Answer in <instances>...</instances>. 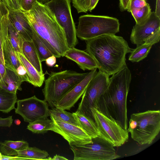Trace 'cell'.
I'll return each instance as SVG.
<instances>
[{"instance_id":"cell-1","label":"cell","mask_w":160,"mask_h":160,"mask_svg":"<svg viewBox=\"0 0 160 160\" xmlns=\"http://www.w3.org/2000/svg\"><path fill=\"white\" fill-rule=\"evenodd\" d=\"M86 42V52L95 60L99 71L109 76L127 66L126 56L132 49L122 37L104 35Z\"/></svg>"},{"instance_id":"cell-2","label":"cell","mask_w":160,"mask_h":160,"mask_svg":"<svg viewBox=\"0 0 160 160\" xmlns=\"http://www.w3.org/2000/svg\"><path fill=\"white\" fill-rule=\"evenodd\" d=\"M21 10L32 28L52 55L56 58L64 57L69 49L64 31L46 5L37 1L30 11Z\"/></svg>"},{"instance_id":"cell-3","label":"cell","mask_w":160,"mask_h":160,"mask_svg":"<svg viewBox=\"0 0 160 160\" xmlns=\"http://www.w3.org/2000/svg\"><path fill=\"white\" fill-rule=\"evenodd\" d=\"M132 79L127 66L109 78L108 86L101 95L97 109L128 129L127 99Z\"/></svg>"},{"instance_id":"cell-4","label":"cell","mask_w":160,"mask_h":160,"mask_svg":"<svg viewBox=\"0 0 160 160\" xmlns=\"http://www.w3.org/2000/svg\"><path fill=\"white\" fill-rule=\"evenodd\" d=\"M88 73L71 70L51 72L44 81L42 90L44 100L51 108L56 107L60 100L82 81Z\"/></svg>"},{"instance_id":"cell-5","label":"cell","mask_w":160,"mask_h":160,"mask_svg":"<svg viewBox=\"0 0 160 160\" xmlns=\"http://www.w3.org/2000/svg\"><path fill=\"white\" fill-rule=\"evenodd\" d=\"M127 130L132 138L139 144H151L160 131V110H148L132 114Z\"/></svg>"},{"instance_id":"cell-6","label":"cell","mask_w":160,"mask_h":160,"mask_svg":"<svg viewBox=\"0 0 160 160\" xmlns=\"http://www.w3.org/2000/svg\"><path fill=\"white\" fill-rule=\"evenodd\" d=\"M118 20L108 16L86 14L79 18L77 37L86 41L106 34H115L119 31Z\"/></svg>"},{"instance_id":"cell-7","label":"cell","mask_w":160,"mask_h":160,"mask_svg":"<svg viewBox=\"0 0 160 160\" xmlns=\"http://www.w3.org/2000/svg\"><path fill=\"white\" fill-rule=\"evenodd\" d=\"M109 77L99 71L89 82L78 104L77 111L95 123L94 109H97L100 97L108 86Z\"/></svg>"},{"instance_id":"cell-8","label":"cell","mask_w":160,"mask_h":160,"mask_svg":"<svg viewBox=\"0 0 160 160\" xmlns=\"http://www.w3.org/2000/svg\"><path fill=\"white\" fill-rule=\"evenodd\" d=\"M92 140L89 143L70 145L74 160H112L120 157L112 144L99 134Z\"/></svg>"},{"instance_id":"cell-9","label":"cell","mask_w":160,"mask_h":160,"mask_svg":"<svg viewBox=\"0 0 160 160\" xmlns=\"http://www.w3.org/2000/svg\"><path fill=\"white\" fill-rule=\"evenodd\" d=\"M71 0H50L44 3L62 27L69 48H74L78 43L76 28L71 13Z\"/></svg>"},{"instance_id":"cell-10","label":"cell","mask_w":160,"mask_h":160,"mask_svg":"<svg viewBox=\"0 0 160 160\" xmlns=\"http://www.w3.org/2000/svg\"><path fill=\"white\" fill-rule=\"evenodd\" d=\"M94 117L98 134L114 147H119L128 139V132L116 122L94 109Z\"/></svg>"},{"instance_id":"cell-11","label":"cell","mask_w":160,"mask_h":160,"mask_svg":"<svg viewBox=\"0 0 160 160\" xmlns=\"http://www.w3.org/2000/svg\"><path fill=\"white\" fill-rule=\"evenodd\" d=\"M16 103L15 112L21 116L24 122L30 123L50 115L48 103L35 95L17 100Z\"/></svg>"},{"instance_id":"cell-12","label":"cell","mask_w":160,"mask_h":160,"mask_svg":"<svg viewBox=\"0 0 160 160\" xmlns=\"http://www.w3.org/2000/svg\"><path fill=\"white\" fill-rule=\"evenodd\" d=\"M9 12V11H8ZM8 12L3 16L0 20V38L2 49L6 66L18 72L26 80L28 78L26 71L21 65L9 39L8 28Z\"/></svg>"},{"instance_id":"cell-13","label":"cell","mask_w":160,"mask_h":160,"mask_svg":"<svg viewBox=\"0 0 160 160\" xmlns=\"http://www.w3.org/2000/svg\"><path fill=\"white\" fill-rule=\"evenodd\" d=\"M50 117L53 123L51 131L60 135L69 145L84 144L92 142V138L78 126Z\"/></svg>"},{"instance_id":"cell-14","label":"cell","mask_w":160,"mask_h":160,"mask_svg":"<svg viewBox=\"0 0 160 160\" xmlns=\"http://www.w3.org/2000/svg\"><path fill=\"white\" fill-rule=\"evenodd\" d=\"M97 73V69L88 72L82 81L60 100L56 107L65 110H70L74 107L75 104L82 95L89 82Z\"/></svg>"},{"instance_id":"cell-15","label":"cell","mask_w":160,"mask_h":160,"mask_svg":"<svg viewBox=\"0 0 160 160\" xmlns=\"http://www.w3.org/2000/svg\"><path fill=\"white\" fill-rule=\"evenodd\" d=\"M160 28V18L156 16L154 12H152L149 18L142 25L136 24L132 29L130 40L132 43L137 45L144 43V41Z\"/></svg>"},{"instance_id":"cell-16","label":"cell","mask_w":160,"mask_h":160,"mask_svg":"<svg viewBox=\"0 0 160 160\" xmlns=\"http://www.w3.org/2000/svg\"><path fill=\"white\" fill-rule=\"evenodd\" d=\"M8 11L11 22L24 41H32L33 29L22 11L20 9Z\"/></svg>"},{"instance_id":"cell-17","label":"cell","mask_w":160,"mask_h":160,"mask_svg":"<svg viewBox=\"0 0 160 160\" xmlns=\"http://www.w3.org/2000/svg\"><path fill=\"white\" fill-rule=\"evenodd\" d=\"M64 57L75 62L83 71L97 69V63L92 57L87 52L75 48H69Z\"/></svg>"},{"instance_id":"cell-18","label":"cell","mask_w":160,"mask_h":160,"mask_svg":"<svg viewBox=\"0 0 160 160\" xmlns=\"http://www.w3.org/2000/svg\"><path fill=\"white\" fill-rule=\"evenodd\" d=\"M5 66V73L0 82V87L9 92L16 93L18 90H22L21 84L25 80L17 72Z\"/></svg>"},{"instance_id":"cell-19","label":"cell","mask_w":160,"mask_h":160,"mask_svg":"<svg viewBox=\"0 0 160 160\" xmlns=\"http://www.w3.org/2000/svg\"><path fill=\"white\" fill-rule=\"evenodd\" d=\"M21 65L25 69L28 82L36 87H41L45 81L44 74H40L21 53L15 52Z\"/></svg>"},{"instance_id":"cell-20","label":"cell","mask_w":160,"mask_h":160,"mask_svg":"<svg viewBox=\"0 0 160 160\" xmlns=\"http://www.w3.org/2000/svg\"><path fill=\"white\" fill-rule=\"evenodd\" d=\"M22 53L40 74H44L42 69V62L32 41H23Z\"/></svg>"},{"instance_id":"cell-21","label":"cell","mask_w":160,"mask_h":160,"mask_svg":"<svg viewBox=\"0 0 160 160\" xmlns=\"http://www.w3.org/2000/svg\"><path fill=\"white\" fill-rule=\"evenodd\" d=\"M29 147V143L22 140L13 141L6 140L0 142V151L2 154L7 156H16L17 151L22 150Z\"/></svg>"},{"instance_id":"cell-22","label":"cell","mask_w":160,"mask_h":160,"mask_svg":"<svg viewBox=\"0 0 160 160\" xmlns=\"http://www.w3.org/2000/svg\"><path fill=\"white\" fill-rule=\"evenodd\" d=\"M77 121L78 126L81 128L91 138L98 135L96 124L77 111L72 113Z\"/></svg>"},{"instance_id":"cell-23","label":"cell","mask_w":160,"mask_h":160,"mask_svg":"<svg viewBox=\"0 0 160 160\" xmlns=\"http://www.w3.org/2000/svg\"><path fill=\"white\" fill-rule=\"evenodd\" d=\"M16 93L9 92L0 87V111L8 113L15 109Z\"/></svg>"},{"instance_id":"cell-24","label":"cell","mask_w":160,"mask_h":160,"mask_svg":"<svg viewBox=\"0 0 160 160\" xmlns=\"http://www.w3.org/2000/svg\"><path fill=\"white\" fill-rule=\"evenodd\" d=\"M17 156L28 158V160H48L49 154L46 151L36 147H29L17 151Z\"/></svg>"},{"instance_id":"cell-25","label":"cell","mask_w":160,"mask_h":160,"mask_svg":"<svg viewBox=\"0 0 160 160\" xmlns=\"http://www.w3.org/2000/svg\"><path fill=\"white\" fill-rule=\"evenodd\" d=\"M53 124L51 119L48 118H43L29 123L27 129L34 133H44L51 131Z\"/></svg>"},{"instance_id":"cell-26","label":"cell","mask_w":160,"mask_h":160,"mask_svg":"<svg viewBox=\"0 0 160 160\" xmlns=\"http://www.w3.org/2000/svg\"><path fill=\"white\" fill-rule=\"evenodd\" d=\"M8 33L9 39L15 52L22 53L24 40L11 22L9 17L8 20Z\"/></svg>"},{"instance_id":"cell-27","label":"cell","mask_w":160,"mask_h":160,"mask_svg":"<svg viewBox=\"0 0 160 160\" xmlns=\"http://www.w3.org/2000/svg\"><path fill=\"white\" fill-rule=\"evenodd\" d=\"M50 116L54 119L78 126V122L73 113L68 112L58 107L49 109Z\"/></svg>"},{"instance_id":"cell-28","label":"cell","mask_w":160,"mask_h":160,"mask_svg":"<svg viewBox=\"0 0 160 160\" xmlns=\"http://www.w3.org/2000/svg\"><path fill=\"white\" fill-rule=\"evenodd\" d=\"M152 45L150 44L138 45L132 49L129 56L128 60L133 62H138L146 58L149 53Z\"/></svg>"},{"instance_id":"cell-29","label":"cell","mask_w":160,"mask_h":160,"mask_svg":"<svg viewBox=\"0 0 160 160\" xmlns=\"http://www.w3.org/2000/svg\"><path fill=\"white\" fill-rule=\"evenodd\" d=\"M133 17L136 24L142 25L145 23L151 13V9L148 3L143 7L131 11L130 12Z\"/></svg>"},{"instance_id":"cell-30","label":"cell","mask_w":160,"mask_h":160,"mask_svg":"<svg viewBox=\"0 0 160 160\" xmlns=\"http://www.w3.org/2000/svg\"><path fill=\"white\" fill-rule=\"evenodd\" d=\"M33 30L32 41L36 48L41 61H45L47 58L53 55L33 29Z\"/></svg>"},{"instance_id":"cell-31","label":"cell","mask_w":160,"mask_h":160,"mask_svg":"<svg viewBox=\"0 0 160 160\" xmlns=\"http://www.w3.org/2000/svg\"><path fill=\"white\" fill-rule=\"evenodd\" d=\"M90 0H72L73 6L78 13L86 12L89 10Z\"/></svg>"},{"instance_id":"cell-32","label":"cell","mask_w":160,"mask_h":160,"mask_svg":"<svg viewBox=\"0 0 160 160\" xmlns=\"http://www.w3.org/2000/svg\"><path fill=\"white\" fill-rule=\"evenodd\" d=\"M160 39V28L151 34L144 41L145 44H150L152 45L159 42Z\"/></svg>"},{"instance_id":"cell-33","label":"cell","mask_w":160,"mask_h":160,"mask_svg":"<svg viewBox=\"0 0 160 160\" xmlns=\"http://www.w3.org/2000/svg\"><path fill=\"white\" fill-rule=\"evenodd\" d=\"M147 3L146 0H130L127 11L130 12L132 10L138 9L144 7Z\"/></svg>"},{"instance_id":"cell-34","label":"cell","mask_w":160,"mask_h":160,"mask_svg":"<svg viewBox=\"0 0 160 160\" xmlns=\"http://www.w3.org/2000/svg\"><path fill=\"white\" fill-rule=\"evenodd\" d=\"M37 0H19L20 9L29 11L31 10Z\"/></svg>"},{"instance_id":"cell-35","label":"cell","mask_w":160,"mask_h":160,"mask_svg":"<svg viewBox=\"0 0 160 160\" xmlns=\"http://www.w3.org/2000/svg\"><path fill=\"white\" fill-rule=\"evenodd\" d=\"M9 10L20 9L19 0H1Z\"/></svg>"},{"instance_id":"cell-36","label":"cell","mask_w":160,"mask_h":160,"mask_svg":"<svg viewBox=\"0 0 160 160\" xmlns=\"http://www.w3.org/2000/svg\"><path fill=\"white\" fill-rule=\"evenodd\" d=\"M13 120L12 116H9L5 118H0V127H11L12 123Z\"/></svg>"},{"instance_id":"cell-37","label":"cell","mask_w":160,"mask_h":160,"mask_svg":"<svg viewBox=\"0 0 160 160\" xmlns=\"http://www.w3.org/2000/svg\"><path fill=\"white\" fill-rule=\"evenodd\" d=\"M119 7L120 10L123 12L127 10L130 0H119Z\"/></svg>"},{"instance_id":"cell-38","label":"cell","mask_w":160,"mask_h":160,"mask_svg":"<svg viewBox=\"0 0 160 160\" xmlns=\"http://www.w3.org/2000/svg\"><path fill=\"white\" fill-rule=\"evenodd\" d=\"M8 12V9L0 0V20L2 17Z\"/></svg>"},{"instance_id":"cell-39","label":"cell","mask_w":160,"mask_h":160,"mask_svg":"<svg viewBox=\"0 0 160 160\" xmlns=\"http://www.w3.org/2000/svg\"><path fill=\"white\" fill-rule=\"evenodd\" d=\"M45 61L47 66L52 67L53 66L56 62V58L53 55L47 58Z\"/></svg>"},{"instance_id":"cell-40","label":"cell","mask_w":160,"mask_h":160,"mask_svg":"<svg viewBox=\"0 0 160 160\" xmlns=\"http://www.w3.org/2000/svg\"><path fill=\"white\" fill-rule=\"evenodd\" d=\"M155 14L156 16L160 18V0H156Z\"/></svg>"},{"instance_id":"cell-41","label":"cell","mask_w":160,"mask_h":160,"mask_svg":"<svg viewBox=\"0 0 160 160\" xmlns=\"http://www.w3.org/2000/svg\"><path fill=\"white\" fill-rule=\"evenodd\" d=\"M99 0H90L88 11L91 12L96 7Z\"/></svg>"},{"instance_id":"cell-42","label":"cell","mask_w":160,"mask_h":160,"mask_svg":"<svg viewBox=\"0 0 160 160\" xmlns=\"http://www.w3.org/2000/svg\"><path fill=\"white\" fill-rule=\"evenodd\" d=\"M68 159L63 156L57 154L55 155L52 158H51V160H68Z\"/></svg>"},{"instance_id":"cell-43","label":"cell","mask_w":160,"mask_h":160,"mask_svg":"<svg viewBox=\"0 0 160 160\" xmlns=\"http://www.w3.org/2000/svg\"><path fill=\"white\" fill-rule=\"evenodd\" d=\"M0 58L3 62L5 64L2 51V44L0 38Z\"/></svg>"},{"instance_id":"cell-44","label":"cell","mask_w":160,"mask_h":160,"mask_svg":"<svg viewBox=\"0 0 160 160\" xmlns=\"http://www.w3.org/2000/svg\"><path fill=\"white\" fill-rule=\"evenodd\" d=\"M15 124L17 125H19L21 122V121L18 119H16L14 121Z\"/></svg>"},{"instance_id":"cell-45","label":"cell","mask_w":160,"mask_h":160,"mask_svg":"<svg viewBox=\"0 0 160 160\" xmlns=\"http://www.w3.org/2000/svg\"><path fill=\"white\" fill-rule=\"evenodd\" d=\"M50 0H37L38 1L43 3H45L48 2Z\"/></svg>"},{"instance_id":"cell-46","label":"cell","mask_w":160,"mask_h":160,"mask_svg":"<svg viewBox=\"0 0 160 160\" xmlns=\"http://www.w3.org/2000/svg\"><path fill=\"white\" fill-rule=\"evenodd\" d=\"M2 154L1 153L0 151V160H1V159L2 158Z\"/></svg>"},{"instance_id":"cell-47","label":"cell","mask_w":160,"mask_h":160,"mask_svg":"<svg viewBox=\"0 0 160 160\" xmlns=\"http://www.w3.org/2000/svg\"><path fill=\"white\" fill-rule=\"evenodd\" d=\"M2 79V77L1 75L0 71V82L1 81Z\"/></svg>"}]
</instances>
